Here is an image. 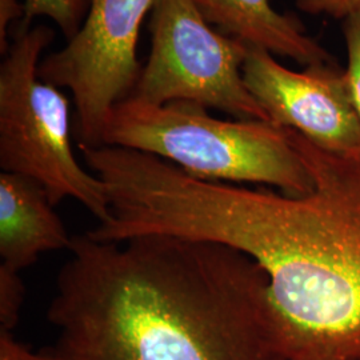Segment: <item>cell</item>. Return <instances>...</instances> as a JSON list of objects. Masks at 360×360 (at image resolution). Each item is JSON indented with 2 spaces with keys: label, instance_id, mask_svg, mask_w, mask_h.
Returning a JSON list of instances; mask_svg holds the SVG:
<instances>
[{
  "label": "cell",
  "instance_id": "6da1fadb",
  "mask_svg": "<svg viewBox=\"0 0 360 360\" xmlns=\"http://www.w3.org/2000/svg\"><path fill=\"white\" fill-rule=\"evenodd\" d=\"M314 190L196 179L154 155L116 148L104 162V240L169 235L251 257L269 282L284 360H359L360 158L331 154L294 129Z\"/></svg>",
  "mask_w": 360,
  "mask_h": 360
},
{
  "label": "cell",
  "instance_id": "7a4b0ae2",
  "mask_svg": "<svg viewBox=\"0 0 360 360\" xmlns=\"http://www.w3.org/2000/svg\"><path fill=\"white\" fill-rule=\"evenodd\" d=\"M47 311L58 360H284L263 270L169 235L72 236Z\"/></svg>",
  "mask_w": 360,
  "mask_h": 360
},
{
  "label": "cell",
  "instance_id": "3957f363",
  "mask_svg": "<svg viewBox=\"0 0 360 360\" xmlns=\"http://www.w3.org/2000/svg\"><path fill=\"white\" fill-rule=\"evenodd\" d=\"M102 146L154 155L196 179L266 184L292 196L314 190L288 129L266 120L219 119L200 104L129 96L107 116Z\"/></svg>",
  "mask_w": 360,
  "mask_h": 360
},
{
  "label": "cell",
  "instance_id": "277c9868",
  "mask_svg": "<svg viewBox=\"0 0 360 360\" xmlns=\"http://www.w3.org/2000/svg\"><path fill=\"white\" fill-rule=\"evenodd\" d=\"M50 27L19 25L0 65V168L40 184L53 206L65 199L99 223L110 219L102 179L82 167L71 141V107L59 87L39 77Z\"/></svg>",
  "mask_w": 360,
  "mask_h": 360
},
{
  "label": "cell",
  "instance_id": "5b68a950",
  "mask_svg": "<svg viewBox=\"0 0 360 360\" xmlns=\"http://www.w3.org/2000/svg\"><path fill=\"white\" fill-rule=\"evenodd\" d=\"M150 32L151 51L132 98L190 102L235 119L270 122L245 86L250 47L208 25L193 0H156Z\"/></svg>",
  "mask_w": 360,
  "mask_h": 360
},
{
  "label": "cell",
  "instance_id": "8992f818",
  "mask_svg": "<svg viewBox=\"0 0 360 360\" xmlns=\"http://www.w3.org/2000/svg\"><path fill=\"white\" fill-rule=\"evenodd\" d=\"M155 1L92 0L77 35L41 59L39 77L71 91L77 146H102L110 111L134 92L143 68L138 59L139 34Z\"/></svg>",
  "mask_w": 360,
  "mask_h": 360
},
{
  "label": "cell",
  "instance_id": "52a82bcc",
  "mask_svg": "<svg viewBox=\"0 0 360 360\" xmlns=\"http://www.w3.org/2000/svg\"><path fill=\"white\" fill-rule=\"evenodd\" d=\"M243 77L271 123L294 129L331 154L360 158V119L346 72L333 65L294 71L270 52L250 47Z\"/></svg>",
  "mask_w": 360,
  "mask_h": 360
},
{
  "label": "cell",
  "instance_id": "ba28073f",
  "mask_svg": "<svg viewBox=\"0 0 360 360\" xmlns=\"http://www.w3.org/2000/svg\"><path fill=\"white\" fill-rule=\"evenodd\" d=\"M53 208L46 190L37 181L1 171V264L22 272L41 254L70 248L72 236Z\"/></svg>",
  "mask_w": 360,
  "mask_h": 360
},
{
  "label": "cell",
  "instance_id": "9c48e42d",
  "mask_svg": "<svg viewBox=\"0 0 360 360\" xmlns=\"http://www.w3.org/2000/svg\"><path fill=\"white\" fill-rule=\"evenodd\" d=\"M208 25L245 46L284 56L296 63L333 65V56L290 15L270 0H193Z\"/></svg>",
  "mask_w": 360,
  "mask_h": 360
},
{
  "label": "cell",
  "instance_id": "30bf717a",
  "mask_svg": "<svg viewBox=\"0 0 360 360\" xmlns=\"http://www.w3.org/2000/svg\"><path fill=\"white\" fill-rule=\"evenodd\" d=\"M92 0H23L25 16L20 25L31 26L35 18H49L65 40L74 38L83 26Z\"/></svg>",
  "mask_w": 360,
  "mask_h": 360
},
{
  "label": "cell",
  "instance_id": "8fae6325",
  "mask_svg": "<svg viewBox=\"0 0 360 360\" xmlns=\"http://www.w3.org/2000/svg\"><path fill=\"white\" fill-rule=\"evenodd\" d=\"M25 295L20 272L0 264V330L13 333L20 321Z\"/></svg>",
  "mask_w": 360,
  "mask_h": 360
},
{
  "label": "cell",
  "instance_id": "7c38bea8",
  "mask_svg": "<svg viewBox=\"0 0 360 360\" xmlns=\"http://www.w3.org/2000/svg\"><path fill=\"white\" fill-rule=\"evenodd\" d=\"M343 37L347 50L348 89L360 119V10L343 19Z\"/></svg>",
  "mask_w": 360,
  "mask_h": 360
},
{
  "label": "cell",
  "instance_id": "4fadbf2b",
  "mask_svg": "<svg viewBox=\"0 0 360 360\" xmlns=\"http://www.w3.org/2000/svg\"><path fill=\"white\" fill-rule=\"evenodd\" d=\"M296 7L309 15H327L345 19L349 13L360 10V0H295Z\"/></svg>",
  "mask_w": 360,
  "mask_h": 360
},
{
  "label": "cell",
  "instance_id": "5bb4252c",
  "mask_svg": "<svg viewBox=\"0 0 360 360\" xmlns=\"http://www.w3.org/2000/svg\"><path fill=\"white\" fill-rule=\"evenodd\" d=\"M0 360H58L52 348L40 352L19 342L13 333L0 330Z\"/></svg>",
  "mask_w": 360,
  "mask_h": 360
},
{
  "label": "cell",
  "instance_id": "9a60e30c",
  "mask_svg": "<svg viewBox=\"0 0 360 360\" xmlns=\"http://www.w3.org/2000/svg\"><path fill=\"white\" fill-rule=\"evenodd\" d=\"M25 4L19 0H0V51L4 55L10 47L8 31L15 22L23 19Z\"/></svg>",
  "mask_w": 360,
  "mask_h": 360
},
{
  "label": "cell",
  "instance_id": "2e32d148",
  "mask_svg": "<svg viewBox=\"0 0 360 360\" xmlns=\"http://www.w3.org/2000/svg\"><path fill=\"white\" fill-rule=\"evenodd\" d=\"M359 360H360V358H359Z\"/></svg>",
  "mask_w": 360,
  "mask_h": 360
}]
</instances>
